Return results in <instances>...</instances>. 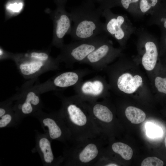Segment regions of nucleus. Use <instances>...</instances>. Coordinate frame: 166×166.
Returning a JSON list of instances; mask_svg holds the SVG:
<instances>
[{"instance_id":"7c9ffc66","label":"nucleus","mask_w":166,"mask_h":166,"mask_svg":"<svg viewBox=\"0 0 166 166\" xmlns=\"http://www.w3.org/2000/svg\"><path fill=\"white\" fill-rule=\"evenodd\" d=\"M97 0V1H100L101 0Z\"/></svg>"},{"instance_id":"f03ea898","label":"nucleus","mask_w":166,"mask_h":166,"mask_svg":"<svg viewBox=\"0 0 166 166\" xmlns=\"http://www.w3.org/2000/svg\"><path fill=\"white\" fill-rule=\"evenodd\" d=\"M103 10L100 7L96 9L88 5L73 10L70 13L74 23L69 34L72 38L85 40L105 34L104 23L100 20Z\"/></svg>"},{"instance_id":"6ab92c4d","label":"nucleus","mask_w":166,"mask_h":166,"mask_svg":"<svg viewBox=\"0 0 166 166\" xmlns=\"http://www.w3.org/2000/svg\"><path fill=\"white\" fill-rule=\"evenodd\" d=\"M140 0H120L121 6L133 16L137 17L136 12L132 5L138 4Z\"/></svg>"},{"instance_id":"f257e3e1","label":"nucleus","mask_w":166,"mask_h":166,"mask_svg":"<svg viewBox=\"0 0 166 166\" xmlns=\"http://www.w3.org/2000/svg\"><path fill=\"white\" fill-rule=\"evenodd\" d=\"M61 117L70 132L73 142L103 135L93 122L88 105L81 99H75L70 102Z\"/></svg>"},{"instance_id":"1a4fd4ad","label":"nucleus","mask_w":166,"mask_h":166,"mask_svg":"<svg viewBox=\"0 0 166 166\" xmlns=\"http://www.w3.org/2000/svg\"><path fill=\"white\" fill-rule=\"evenodd\" d=\"M44 125L48 127L50 137L52 139L64 138L65 137L73 142L70 132L67 127H64L61 123L51 118H46L42 121Z\"/></svg>"},{"instance_id":"b1692460","label":"nucleus","mask_w":166,"mask_h":166,"mask_svg":"<svg viewBox=\"0 0 166 166\" xmlns=\"http://www.w3.org/2000/svg\"><path fill=\"white\" fill-rule=\"evenodd\" d=\"M160 39V54L166 58V31H161Z\"/></svg>"},{"instance_id":"412c9836","label":"nucleus","mask_w":166,"mask_h":166,"mask_svg":"<svg viewBox=\"0 0 166 166\" xmlns=\"http://www.w3.org/2000/svg\"><path fill=\"white\" fill-rule=\"evenodd\" d=\"M163 162L156 157H148L144 159L141 163V166H163Z\"/></svg>"},{"instance_id":"bb28decb","label":"nucleus","mask_w":166,"mask_h":166,"mask_svg":"<svg viewBox=\"0 0 166 166\" xmlns=\"http://www.w3.org/2000/svg\"><path fill=\"white\" fill-rule=\"evenodd\" d=\"M32 57L37 58L41 60H46L49 58L48 55L45 53L34 52L30 54Z\"/></svg>"},{"instance_id":"dca6fc26","label":"nucleus","mask_w":166,"mask_h":166,"mask_svg":"<svg viewBox=\"0 0 166 166\" xmlns=\"http://www.w3.org/2000/svg\"><path fill=\"white\" fill-rule=\"evenodd\" d=\"M111 148L114 153L119 155L125 160H130L132 157V149L128 145L123 143L114 142L112 144Z\"/></svg>"},{"instance_id":"9b49d317","label":"nucleus","mask_w":166,"mask_h":166,"mask_svg":"<svg viewBox=\"0 0 166 166\" xmlns=\"http://www.w3.org/2000/svg\"><path fill=\"white\" fill-rule=\"evenodd\" d=\"M150 15L147 24L157 25L161 31H166V5L159 6Z\"/></svg>"},{"instance_id":"0eeeda50","label":"nucleus","mask_w":166,"mask_h":166,"mask_svg":"<svg viewBox=\"0 0 166 166\" xmlns=\"http://www.w3.org/2000/svg\"><path fill=\"white\" fill-rule=\"evenodd\" d=\"M52 16L53 24V42L60 46L64 37L70 33L72 21L71 16L64 8L60 7L52 13Z\"/></svg>"},{"instance_id":"2eb2a0df","label":"nucleus","mask_w":166,"mask_h":166,"mask_svg":"<svg viewBox=\"0 0 166 166\" xmlns=\"http://www.w3.org/2000/svg\"><path fill=\"white\" fill-rule=\"evenodd\" d=\"M159 0H140L139 4V17L151 15L157 8Z\"/></svg>"},{"instance_id":"ddd939ff","label":"nucleus","mask_w":166,"mask_h":166,"mask_svg":"<svg viewBox=\"0 0 166 166\" xmlns=\"http://www.w3.org/2000/svg\"><path fill=\"white\" fill-rule=\"evenodd\" d=\"M79 76L73 72L63 73L54 79V85L61 88L67 87L75 85L78 81Z\"/></svg>"},{"instance_id":"4468645a","label":"nucleus","mask_w":166,"mask_h":166,"mask_svg":"<svg viewBox=\"0 0 166 166\" xmlns=\"http://www.w3.org/2000/svg\"><path fill=\"white\" fill-rule=\"evenodd\" d=\"M125 114L127 119L134 124H138L144 121L146 114L140 109L132 106L128 107L125 110Z\"/></svg>"},{"instance_id":"423d86ee","label":"nucleus","mask_w":166,"mask_h":166,"mask_svg":"<svg viewBox=\"0 0 166 166\" xmlns=\"http://www.w3.org/2000/svg\"><path fill=\"white\" fill-rule=\"evenodd\" d=\"M135 33L138 41L144 49L142 57V65L146 70L151 71L155 67L159 56L157 38L142 28L136 29Z\"/></svg>"},{"instance_id":"20e7f679","label":"nucleus","mask_w":166,"mask_h":166,"mask_svg":"<svg viewBox=\"0 0 166 166\" xmlns=\"http://www.w3.org/2000/svg\"><path fill=\"white\" fill-rule=\"evenodd\" d=\"M102 16L105 18L104 26L105 33L121 45L124 44L136 32V29L126 15L115 14L106 9L103 10Z\"/></svg>"},{"instance_id":"5701e85b","label":"nucleus","mask_w":166,"mask_h":166,"mask_svg":"<svg viewBox=\"0 0 166 166\" xmlns=\"http://www.w3.org/2000/svg\"><path fill=\"white\" fill-rule=\"evenodd\" d=\"M22 7L23 4L22 3H18L15 2L8 4L6 8L8 11H9L10 13V15H14L18 14L21 11Z\"/></svg>"},{"instance_id":"393cba45","label":"nucleus","mask_w":166,"mask_h":166,"mask_svg":"<svg viewBox=\"0 0 166 166\" xmlns=\"http://www.w3.org/2000/svg\"><path fill=\"white\" fill-rule=\"evenodd\" d=\"M25 101L29 102L34 105H38L40 102L38 96L33 92H29L27 95Z\"/></svg>"},{"instance_id":"6e6552de","label":"nucleus","mask_w":166,"mask_h":166,"mask_svg":"<svg viewBox=\"0 0 166 166\" xmlns=\"http://www.w3.org/2000/svg\"><path fill=\"white\" fill-rule=\"evenodd\" d=\"M113 48L112 42L108 38L89 55L84 61L93 64L101 63L109 57L118 53Z\"/></svg>"},{"instance_id":"c756f323","label":"nucleus","mask_w":166,"mask_h":166,"mask_svg":"<svg viewBox=\"0 0 166 166\" xmlns=\"http://www.w3.org/2000/svg\"><path fill=\"white\" fill-rule=\"evenodd\" d=\"M164 144L165 147L166 148V136L165 137V140H164Z\"/></svg>"},{"instance_id":"a211bd4d","label":"nucleus","mask_w":166,"mask_h":166,"mask_svg":"<svg viewBox=\"0 0 166 166\" xmlns=\"http://www.w3.org/2000/svg\"><path fill=\"white\" fill-rule=\"evenodd\" d=\"M43 65L42 61H34L22 64L20 66V69L23 74L30 75L38 71Z\"/></svg>"},{"instance_id":"9d476101","label":"nucleus","mask_w":166,"mask_h":166,"mask_svg":"<svg viewBox=\"0 0 166 166\" xmlns=\"http://www.w3.org/2000/svg\"><path fill=\"white\" fill-rule=\"evenodd\" d=\"M142 82L141 77L139 75L133 76L131 74L125 73L118 77L117 86L121 91L128 94H131L135 92L141 85Z\"/></svg>"},{"instance_id":"aec40b11","label":"nucleus","mask_w":166,"mask_h":166,"mask_svg":"<svg viewBox=\"0 0 166 166\" xmlns=\"http://www.w3.org/2000/svg\"><path fill=\"white\" fill-rule=\"evenodd\" d=\"M155 84L158 91L166 94V76H157L155 79Z\"/></svg>"},{"instance_id":"4be33fe9","label":"nucleus","mask_w":166,"mask_h":166,"mask_svg":"<svg viewBox=\"0 0 166 166\" xmlns=\"http://www.w3.org/2000/svg\"><path fill=\"white\" fill-rule=\"evenodd\" d=\"M146 132L148 136L151 137L158 136L161 133L160 128L152 124H149L146 126Z\"/></svg>"},{"instance_id":"cd10ccee","label":"nucleus","mask_w":166,"mask_h":166,"mask_svg":"<svg viewBox=\"0 0 166 166\" xmlns=\"http://www.w3.org/2000/svg\"><path fill=\"white\" fill-rule=\"evenodd\" d=\"M30 103L25 101L22 106V113L25 114L31 113L33 111L32 106Z\"/></svg>"},{"instance_id":"a878e982","label":"nucleus","mask_w":166,"mask_h":166,"mask_svg":"<svg viewBox=\"0 0 166 166\" xmlns=\"http://www.w3.org/2000/svg\"><path fill=\"white\" fill-rule=\"evenodd\" d=\"M0 118V128L6 126L12 120L11 116L9 114H4Z\"/></svg>"},{"instance_id":"c85d7f7f","label":"nucleus","mask_w":166,"mask_h":166,"mask_svg":"<svg viewBox=\"0 0 166 166\" xmlns=\"http://www.w3.org/2000/svg\"><path fill=\"white\" fill-rule=\"evenodd\" d=\"M6 113L5 110L2 108L0 109V117H1L3 116Z\"/></svg>"},{"instance_id":"f8f14e48","label":"nucleus","mask_w":166,"mask_h":166,"mask_svg":"<svg viewBox=\"0 0 166 166\" xmlns=\"http://www.w3.org/2000/svg\"><path fill=\"white\" fill-rule=\"evenodd\" d=\"M104 88L103 83L100 80L88 81L84 83L81 88V91L85 95L97 97L102 93Z\"/></svg>"},{"instance_id":"f3484780","label":"nucleus","mask_w":166,"mask_h":166,"mask_svg":"<svg viewBox=\"0 0 166 166\" xmlns=\"http://www.w3.org/2000/svg\"><path fill=\"white\" fill-rule=\"evenodd\" d=\"M39 145L45 162L49 164L51 163L54 157L49 140L46 137H42L39 140Z\"/></svg>"},{"instance_id":"7ed1b4c3","label":"nucleus","mask_w":166,"mask_h":166,"mask_svg":"<svg viewBox=\"0 0 166 166\" xmlns=\"http://www.w3.org/2000/svg\"><path fill=\"white\" fill-rule=\"evenodd\" d=\"M103 135L76 141L69 152V163L73 166L94 165L103 153Z\"/></svg>"},{"instance_id":"39448f33","label":"nucleus","mask_w":166,"mask_h":166,"mask_svg":"<svg viewBox=\"0 0 166 166\" xmlns=\"http://www.w3.org/2000/svg\"><path fill=\"white\" fill-rule=\"evenodd\" d=\"M108 36L103 34L91 39L78 41L67 46L65 49L67 57L72 61H83L91 52L105 41Z\"/></svg>"}]
</instances>
